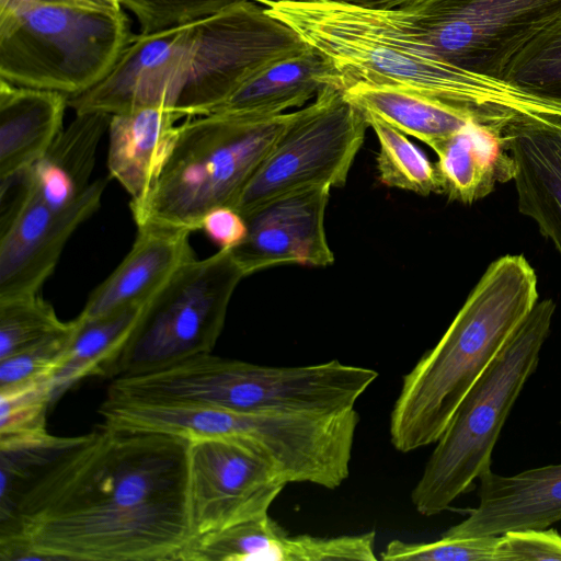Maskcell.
<instances>
[{
	"instance_id": "cell-8",
	"label": "cell",
	"mask_w": 561,
	"mask_h": 561,
	"mask_svg": "<svg viewBox=\"0 0 561 561\" xmlns=\"http://www.w3.org/2000/svg\"><path fill=\"white\" fill-rule=\"evenodd\" d=\"M135 35L122 9L28 3L0 11V79L68 96L101 82Z\"/></svg>"
},
{
	"instance_id": "cell-23",
	"label": "cell",
	"mask_w": 561,
	"mask_h": 561,
	"mask_svg": "<svg viewBox=\"0 0 561 561\" xmlns=\"http://www.w3.org/2000/svg\"><path fill=\"white\" fill-rule=\"evenodd\" d=\"M440 194L471 204L489 195L496 182L514 178V162L501 130L470 121L436 152Z\"/></svg>"
},
{
	"instance_id": "cell-6",
	"label": "cell",
	"mask_w": 561,
	"mask_h": 561,
	"mask_svg": "<svg viewBox=\"0 0 561 561\" xmlns=\"http://www.w3.org/2000/svg\"><path fill=\"white\" fill-rule=\"evenodd\" d=\"M295 116L296 111L186 117L150 192L129 204L136 226L199 230L209 210L233 203Z\"/></svg>"
},
{
	"instance_id": "cell-34",
	"label": "cell",
	"mask_w": 561,
	"mask_h": 561,
	"mask_svg": "<svg viewBox=\"0 0 561 561\" xmlns=\"http://www.w3.org/2000/svg\"><path fill=\"white\" fill-rule=\"evenodd\" d=\"M210 241L221 248H234L248 234L245 218L230 206L209 210L202 220L201 229Z\"/></svg>"
},
{
	"instance_id": "cell-16",
	"label": "cell",
	"mask_w": 561,
	"mask_h": 561,
	"mask_svg": "<svg viewBox=\"0 0 561 561\" xmlns=\"http://www.w3.org/2000/svg\"><path fill=\"white\" fill-rule=\"evenodd\" d=\"M479 504L443 535L454 538L501 536L547 528L561 520V463L501 476L479 477Z\"/></svg>"
},
{
	"instance_id": "cell-30",
	"label": "cell",
	"mask_w": 561,
	"mask_h": 561,
	"mask_svg": "<svg viewBox=\"0 0 561 561\" xmlns=\"http://www.w3.org/2000/svg\"><path fill=\"white\" fill-rule=\"evenodd\" d=\"M501 536L454 538L442 536L431 542H388L380 559L383 561H503Z\"/></svg>"
},
{
	"instance_id": "cell-28",
	"label": "cell",
	"mask_w": 561,
	"mask_h": 561,
	"mask_svg": "<svg viewBox=\"0 0 561 561\" xmlns=\"http://www.w3.org/2000/svg\"><path fill=\"white\" fill-rule=\"evenodd\" d=\"M364 114L379 144L376 161L380 182L422 196L440 193L435 164L407 135L371 114Z\"/></svg>"
},
{
	"instance_id": "cell-27",
	"label": "cell",
	"mask_w": 561,
	"mask_h": 561,
	"mask_svg": "<svg viewBox=\"0 0 561 561\" xmlns=\"http://www.w3.org/2000/svg\"><path fill=\"white\" fill-rule=\"evenodd\" d=\"M500 80L531 99L561 107V14L517 50Z\"/></svg>"
},
{
	"instance_id": "cell-4",
	"label": "cell",
	"mask_w": 561,
	"mask_h": 561,
	"mask_svg": "<svg viewBox=\"0 0 561 561\" xmlns=\"http://www.w3.org/2000/svg\"><path fill=\"white\" fill-rule=\"evenodd\" d=\"M537 302V276L523 254H507L489 265L440 340L402 378L389 423L398 451L439 439L462 399Z\"/></svg>"
},
{
	"instance_id": "cell-15",
	"label": "cell",
	"mask_w": 561,
	"mask_h": 561,
	"mask_svg": "<svg viewBox=\"0 0 561 561\" xmlns=\"http://www.w3.org/2000/svg\"><path fill=\"white\" fill-rule=\"evenodd\" d=\"M502 134L514 162L518 210L561 255V117L522 114Z\"/></svg>"
},
{
	"instance_id": "cell-36",
	"label": "cell",
	"mask_w": 561,
	"mask_h": 561,
	"mask_svg": "<svg viewBox=\"0 0 561 561\" xmlns=\"http://www.w3.org/2000/svg\"><path fill=\"white\" fill-rule=\"evenodd\" d=\"M28 3L89 4L83 0H0V11Z\"/></svg>"
},
{
	"instance_id": "cell-12",
	"label": "cell",
	"mask_w": 561,
	"mask_h": 561,
	"mask_svg": "<svg viewBox=\"0 0 561 561\" xmlns=\"http://www.w3.org/2000/svg\"><path fill=\"white\" fill-rule=\"evenodd\" d=\"M286 485L241 443L191 440L187 513L192 539L268 514Z\"/></svg>"
},
{
	"instance_id": "cell-14",
	"label": "cell",
	"mask_w": 561,
	"mask_h": 561,
	"mask_svg": "<svg viewBox=\"0 0 561 561\" xmlns=\"http://www.w3.org/2000/svg\"><path fill=\"white\" fill-rule=\"evenodd\" d=\"M330 192L319 186L289 194L245 218V239L230 248L244 276L283 264H333L324 226Z\"/></svg>"
},
{
	"instance_id": "cell-25",
	"label": "cell",
	"mask_w": 561,
	"mask_h": 561,
	"mask_svg": "<svg viewBox=\"0 0 561 561\" xmlns=\"http://www.w3.org/2000/svg\"><path fill=\"white\" fill-rule=\"evenodd\" d=\"M146 304L128 306L90 320L75 319L77 328L72 341L53 377V403L84 378L108 377Z\"/></svg>"
},
{
	"instance_id": "cell-32",
	"label": "cell",
	"mask_w": 561,
	"mask_h": 561,
	"mask_svg": "<svg viewBox=\"0 0 561 561\" xmlns=\"http://www.w3.org/2000/svg\"><path fill=\"white\" fill-rule=\"evenodd\" d=\"M137 18L141 32L153 33L221 11L248 0H117Z\"/></svg>"
},
{
	"instance_id": "cell-11",
	"label": "cell",
	"mask_w": 561,
	"mask_h": 561,
	"mask_svg": "<svg viewBox=\"0 0 561 561\" xmlns=\"http://www.w3.org/2000/svg\"><path fill=\"white\" fill-rule=\"evenodd\" d=\"M397 9L444 60L500 80L517 50L561 14V0H405Z\"/></svg>"
},
{
	"instance_id": "cell-29",
	"label": "cell",
	"mask_w": 561,
	"mask_h": 561,
	"mask_svg": "<svg viewBox=\"0 0 561 561\" xmlns=\"http://www.w3.org/2000/svg\"><path fill=\"white\" fill-rule=\"evenodd\" d=\"M38 294L0 302V359L67 325Z\"/></svg>"
},
{
	"instance_id": "cell-20",
	"label": "cell",
	"mask_w": 561,
	"mask_h": 561,
	"mask_svg": "<svg viewBox=\"0 0 561 561\" xmlns=\"http://www.w3.org/2000/svg\"><path fill=\"white\" fill-rule=\"evenodd\" d=\"M69 96L0 79V180L41 159L60 134Z\"/></svg>"
},
{
	"instance_id": "cell-22",
	"label": "cell",
	"mask_w": 561,
	"mask_h": 561,
	"mask_svg": "<svg viewBox=\"0 0 561 561\" xmlns=\"http://www.w3.org/2000/svg\"><path fill=\"white\" fill-rule=\"evenodd\" d=\"M110 119L107 113L76 114L45 154L26 169L31 188L47 205L68 208L89 188L96 150Z\"/></svg>"
},
{
	"instance_id": "cell-26",
	"label": "cell",
	"mask_w": 561,
	"mask_h": 561,
	"mask_svg": "<svg viewBox=\"0 0 561 561\" xmlns=\"http://www.w3.org/2000/svg\"><path fill=\"white\" fill-rule=\"evenodd\" d=\"M53 403V376L43 375L0 388V450L4 454L49 453L72 439L46 428Z\"/></svg>"
},
{
	"instance_id": "cell-5",
	"label": "cell",
	"mask_w": 561,
	"mask_h": 561,
	"mask_svg": "<svg viewBox=\"0 0 561 561\" xmlns=\"http://www.w3.org/2000/svg\"><path fill=\"white\" fill-rule=\"evenodd\" d=\"M378 371L337 359L304 366H266L195 355L119 381L139 402L207 405L250 413L330 414L355 408Z\"/></svg>"
},
{
	"instance_id": "cell-17",
	"label": "cell",
	"mask_w": 561,
	"mask_h": 561,
	"mask_svg": "<svg viewBox=\"0 0 561 561\" xmlns=\"http://www.w3.org/2000/svg\"><path fill=\"white\" fill-rule=\"evenodd\" d=\"M375 531L319 537L289 535L268 514L208 534L211 561H376Z\"/></svg>"
},
{
	"instance_id": "cell-7",
	"label": "cell",
	"mask_w": 561,
	"mask_h": 561,
	"mask_svg": "<svg viewBox=\"0 0 561 561\" xmlns=\"http://www.w3.org/2000/svg\"><path fill=\"white\" fill-rule=\"evenodd\" d=\"M554 310L551 299L537 302L462 399L411 492L419 514L428 517L446 511L491 469L493 448L537 368Z\"/></svg>"
},
{
	"instance_id": "cell-33",
	"label": "cell",
	"mask_w": 561,
	"mask_h": 561,
	"mask_svg": "<svg viewBox=\"0 0 561 561\" xmlns=\"http://www.w3.org/2000/svg\"><path fill=\"white\" fill-rule=\"evenodd\" d=\"M503 561H561V534L556 529L511 530L501 535Z\"/></svg>"
},
{
	"instance_id": "cell-2",
	"label": "cell",
	"mask_w": 561,
	"mask_h": 561,
	"mask_svg": "<svg viewBox=\"0 0 561 561\" xmlns=\"http://www.w3.org/2000/svg\"><path fill=\"white\" fill-rule=\"evenodd\" d=\"M308 45L253 0L135 35L112 71L69 96L76 114L110 115L145 106L183 117L206 115L267 65Z\"/></svg>"
},
{
	"instance_id": "cell-37",
	"label": "cell",
	"mask_w": 561,
	"mask_h": 561,
	"mask_svg": "<svg viewBox=\"0 0 561 561\" xmlns=\"http://www.w3.org/2000/svg\"><path fill=\"white\" fill-rule=\"evenodd\" d=\"M89 4L106 8V9H122L117 0H83Z\"/></svg>"
},
{
	"instance_id": "cell-9",
	"label": "cell",
	"mask_w": 561,
	"mask_h": 561,
	"mask_svg": "<svg viewBox=\"0 0 561 561\" xmlns=\"http://www.w3.org/2000/svg\"><path fill=\"white\" fill-rule=\"evenodd\" d=\"M243 277L230 248L182 265L147 301L107 378L138 375L211 353Z\"/></svg>"
},
{
	"instance_id": "cell-10",
	"label": "cell",
	"mask_w": 561,
	"mask_h": 561,
	"mask_svg": "<svg viewBox=\"0 0 561 561\" xmlns=\"http://www.w3.org/2000/svg\"><path fill=\"white\" fill-rule=\"evenodd\" d=\"M369 127L365 114L328 85L296 116L230 205L244 218L300 191L342 187Z\"/></svg>"
},
{
	"instance_id": "cell-3",
	"label": "cell",
	"mask_w": 561,
	"mask_h": 561,
	"mask_svg": "<svg viewBox=\"0 0 561 561\" xmlns=\"http://www.w3.org/2000/svg\"><path fill=\"white\" fill-rule=\"evenodd\" d=\"M253 1L330 62L341 75L344 89L364 82L414 92L501 131L522 114L561 117V107L444 60L400 9H368L327 0Z\"/></svg>"
},
{
	"instance_id": "cell-18",
	"label": "cell",
	"mask_w": 561,
	"mask_h": 561,
	"mask_svg": "<svg viewBox=\"0 0 561 561\" xmlns=\"http://www.w3.org/2000/svg\"><path fill=\"white\" fill-rule=\"evenodd\" d=\"M137 228L130 251L91 293L78 319L90 320L146 304L182 265L195 259L190 231L154 226Z\"/></svg>"
},
{
	"instance_id": "cell-24",
	"label": "cell",
	"mask_w": 561,
	"mask_h": 561,
	"mask_svg": "<svg viewBox=\"0 0 561 561\" xmlns=\"http://www.w3.org/2000/svg\"><path fill=\"white\" fill-rule=\"evenodd\" d=\"M344 95L363 113L421 140L435 153L467 123L476 121L459 108L393 87L356 82L344 89Z\"/></svg>"
},
{
	"instance_id": "cell-21",
	"label": "cell",
	"mask_w": 561,
	"mask_h": 561,
	"mask_svg": "<svg viewBox=\"0 0 561 561\" xmlns=\"http://www.w3.org/2000/svg\"><path fill=\"white\" fill-rule=\"evenodd\" d=\"M328 85L344 89L341 75L308 46L264 67L213 112L278 115L304 106Z\"/></svg>"
},
{
	"instance_id": "cell-35",
	"label": "cell",
	"mask_w": 561,
	"mask_h": 561,
	"mask_svg": "<svg viewBox=\"0 0 561 561\" xmlns=\"http://www.w3.org/2000/svg\"><path fill=\"white\" fill-rule=\"evenodd\" d=\"M294 1H316V0H294ZM340 3H347L368 9H397L405 0H327Z\"/></svg>"
},
{
	"instance_id": "cell-19",
	"label": "cell",
	"mask_w": 561,
	"mask_h": 561,
	"mask_svg": "<svg viewBox=\"0 0 561 561\" xmlns=\"http://www.w3.org/2000/svg\"><path fill=\"white\" fill-rule=\"evenodd\" d=\"M183 116L163 106H145L111 115L107 168L130 195V204L150 192L168 161Z\"/></svg>"
},
{
	"instance_id": "cell-1",
	"label": "cell",
	"mask_w": 561,
	"mask_h": 561,
	"mask_svg": "<svg viewBox=\"0 0 561 561\" xmlns=\"http://www.w3.org/2000/svg\"><path fill=\"white\" fill-rule=\"evenodd\" d=\"M190 444L104 424L72 437L1 512V560L182 561Z\"/></svg>"
},
{
	"instance_id": "cell-31",
	"label": "cell",
	"mask_w": 561,
	"mask_h": 561,
	"mask_svg": "<svg viewBox=\"0 0 561 561\" xmlns=\"http://www.w3.org/2000/svg\"><path fill=\"white\" fill-rule=\"evenodd\" d=\"M76 328L73 319L60 331L0 359V388L43 375L54 377L62 364Z\"/></svg>"
},
{
	"instance_id": "cell-13",
	"label": "cell",
	"mask_w": 561,
	"mask_h": 561,
	"mask_svg": "<svg viewBox=\"0 0 561 561\" xmlns=\"http://www.w3.org/2000/svg\"><path fill=\"white\" fill-rule=\"evenodd\" d=\"M105 186L94 180L76 204L55 209L28 183L23 203L0 219V302L38 294L68 239L99 208Z\"/></svg>"
}]
</instances>
